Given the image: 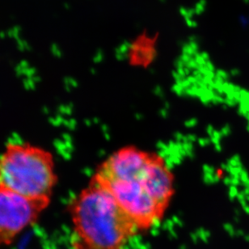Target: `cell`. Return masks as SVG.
I'll list each match as a JSON object with an SVG mask.
<instances>
[{
    "instance_id": "obj_1",
    "label": "cell",
    "mask_w": 249,
    "mask_h": 249,
    "mask_svg": "<svg viewBox=\"0 0 249 249\" xmlns=\"http://www.w3.org/2000/svg\"><path fill=\"white\" fill-rule=\"evenodd\" d=\"M91 182L113 196L139 231L160 220L173 193V178L163 160L134 148L113 154Z\"/></svg>"
},
{
    "instance_id": "obj_2",
    "label": "cell",
    "mask_w": 249,
    "mask_h": 249,
    "mask_svg": "<svg viewBox=\"0 0 249 249\" xmlns=\"http://www.w3.org/2000/svg\"><path fill=\"white\" fill-rule=\"evenodd\" d=\"M74 249H125L139 229L108 192L91 182L70 206Z\"/></svg>"
},
{
    "instance_id": "obj_3",
    "label": "cell",
    "mask_w": 249,
    "mask_h": 249,
    "mask_svg": "<svg viewBox=\"0 0 249 249\" xmlns=\"http://www.w3.org/2000/svg\"><path fill=\"white\" fill-rule=\"evenodd\" d=\"M56 183L50 151L32 144L10 142L0 155V190L51 202Z\"/></svg>"
},
{
    "instance_id": "obj_4",
    "label": "cell",
    "mask_w": 249,
    "mask_h": 249,
    "mask_svg": "<svg viewBox=\"0 0 249 249\" xmlns=\"http://www.w3.org/2000/svg\"><path fill=\"white\" fill-rule=\"evenodd\" d=\"M50 203L0 190V247L14 242L23 231L36 223Z\"/></svg>"
}]
</instances>
